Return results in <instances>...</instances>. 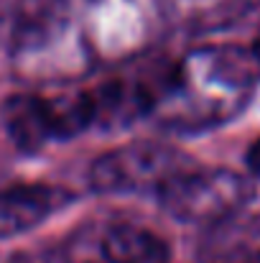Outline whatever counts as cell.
Returning <instances> with one entry per match:
<instances>
[{
    "instance_id": "52a82bcc",
    "label": "cell",
    "mask_w": 260,
    "mask_h": 263,
    "mask_svg": "<svg viewBox=\"0 0 260 263\" xmlns=\"http://www.w3.org/2000/svg\"><path fill=\"white\" fill-rule=\"evenodd\" d=\"M3 123L13 146L23 154H36L54 141L46 97L41 95H13L3 107Z\"/></svg>"
},
{
    "instance_id": "5b68a950",
    "label": "cell",
    "mask_w": 260,
    "mask_h": 263,
    "mask_svg": "<svg viewBox=\"0 0 260 263\" xmlns=\"http://www.w3.org/2000/svg\"><path fill=\"white\" fill-rule=\"evenodd\" d=\"M89 95L94 105V125L105 130H117L153 112L161 92L143 80L130 77V80H110Z\"/></svg>"
},
{
    "instance_id": "ba28073f",
    "label": "cell",
    "mask_w": 260,
    "mask_h": 263,
    "mask_svg": "<svg viewBox=\"0 0 260 263\" xmlns=\"http://www.w3.org/2000/svg\"><path fill=\"white\" fill-rule=\"evenodd\" d=\"M105 263H171L166 240L138 225H112L102 238Z\"/></svg>"
},
{
    "instance_id": "9c48e42d",
    "label": "cell",
    "mask_w": 260,
    "mask_h": 263,
    "mask_svg": "<svg viewBox=\"0 0 260 263\" xmlns=\"http://www.w3.org/2000/svg\"><path fill=\"white\" fill-rule=\"evenodd\" d=\"M235 220V217H232ZM225 220L209 243V263H260V217L250 222Z\"/></svg>"
},
{
    "instance_id": "6da1fadb",
    "label": "cell",
    "mask_w": 260,
    "mask_h": 263,
    "mask_svg": "<svg viewBox=\"0 0 260 263\" xmlns=\"http://www.w3.org/2000/svg\"><path fill=\"white\" fill-rule=\"evenodd\" d=\"M258 67L237 46H202L169 72L156 110L173 130H207L237 118L255 89Z\"/></svg>"
},
{
    "instance_id": "8992f818",
    "label": "cell",
    "mask_w": 260,
    "mask_h": 263,
    "mask_svg": "<svg viewBox=\"0 0 260 263\" xmlns=\"http://www.w3.org/2000/svg\"><path fill=\"white\" fill-rule=\"evenodd\" d=\"M67 15V0H0V33L10 39L13 49H21Z\"/></svg>"
},
{
    "instance_id": "4fadbf2b",
    "label": "cell",
    "mask_w": 260,
    "mask_h": 263,
    "mask_svg": "<svg viewBox=\"0 0 260 263\" xmlns=\"http://www.w3.org/2000/svg\"><path fill=\"white\" fill-rule=\"evenodd\" d=\"M13 263H23V261H13Z\"/></svg>"
},
{
    "instance_id": "8fae6325",
    "label": "cell",
    "mask_w": 260,
    "mask_h": 263,
    "mask_svg": "<svg viewBox=\"0 0 260 263\" xmlns=\"http://www.w3.org/2000/svg\"><path fill=\"white\" fill-rule=\"evenodd\" d=\"M245 166H248L250 176L260 179V138L250 143V148H248V154H245Z\"/></svg>"
},
{
    "instance_id": "30bf717a",
    "label": "cell",
    "mask_w": 260,
    "mask_h": 263,
    "mask_svg": "<svg viewBox=\"0 0 260 263\" xmlns=\"http://www.w3.org/2000/svg\"><path fill=\"white\" fill-rule=\"evenodd\" d=\"M46 112L54 141H72L94 125V105L89 92H67L46 97Z\"/></svg>"
},
{
    "instance_id": "7a4b0ae2",
    "label": "cell",
    "mask_w": 260,
    "mask_h": 263,
    "mask_svg": "<svg viewBox=\"0 0 260 263\" xmlns=\"http://www.w3.org/2000/svg\"><path fill=\"white\" fill-rule=\"evenodd\" d=\"M255 186L250 176L232 169L186 166L158 192L161 207L178 222L219 225L237 217L253 199Z\"/></svg>"
},
{
    "instance_id": "7c38bea8",
    "label": "cell",
    "mask_w": 260,
    "mask_h": 263,
    "mask_svg": "<svg viewBox=\"0 0 260 263\" xmlns=\"http://www.w3.org/2000/svg\"><path fill=\"white\" fill-rule=\"evenodd\" d=\"M250 54H253V59H255V67H258V72H260V31H258V36H255V41H253V49H250Z\"/></svg>"
},
{
    "instance_id": "3957f363",
    "label": "cell",
    "mask_w": 260,
    "mask_h": 263,
    "mask_svg": "<svg viewBox=\"0 0 260 263\" xmlns=\"http://www.w3.org/2000/svg\"><path fill=\"white\" fill-rule=\"evenodd\" d=\"M191 161L166 143H130L112 148L89 169V184L97 194L161 192Z\"/></svg>"
},
{
    "instance_id": "277c9868",
    "label": "cell",
    "mask_w": 260,
    "mask_h": 263,
    "mask_svg": "<svg viewBox=\"0 0 260 263\" xmlns=\"http://www.w3.org/2000/svg\"><path fill=\"white\" fill-rule=\"evenodd\" d=\"M72 199L67 189L54 184H10L0 189V238L38 228Z\"/></svg>"
}]
</instances>
